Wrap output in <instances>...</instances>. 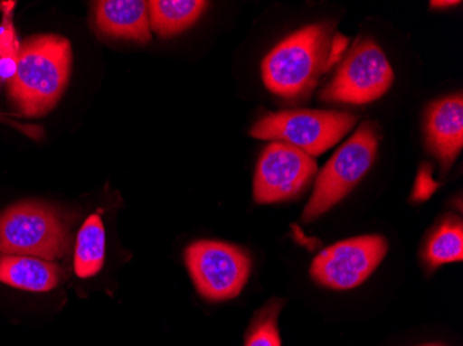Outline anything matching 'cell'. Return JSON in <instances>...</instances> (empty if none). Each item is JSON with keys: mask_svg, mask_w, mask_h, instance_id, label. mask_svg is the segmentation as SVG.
Masks as SVG:
<instances>
[{"mask_svg": "<svg viewBox=\"0 0 463 346\" xmlns=\"http://www.w3.org/2000/svg\"><path fill=\"white\" fill-rule=\"evenodd\" d=\"M184 264L200 295L214 302L236 298L251 272L250 255L222 241H194L184 251Z\"/></svg>", "mask_w": 463, "mask_h": 346, "instance_id": "cell-7", "label": "cell"}, {"mask_svg": "<svg viewBox=\"0 0 463 346\" xmlns=\"http://www.w3.org/2000/svg\"><path fill=\"white\" fill-rule=\"evenodd\" d=\"M200 0H152L147 2L150 30L161 38H171L194 25L207 9Z\"/></svg>", "mask_w": 463, "mask_h": 346, "instance_id": "cell-13", "label": "cell"}, {"mask_svg": "<svg viewBox=\"0 0 463 346\" xmlns=\"http://www.w3.org/2000/svg\"><path fill=\"white\" fill-rule=\"evenodd\" d=\"M420 346H447V345H444V343H425V345H420Z\"/></svg>", "mask_w": 463, "mask_h": 346, "instance_id": "cell-19", "label": "cell"}, {"mask_svg": "<svg viewBox=\"0 0 463 346\" xmlns=\"http://www.w3.org/2000/svg\"><path fill=\"white\" fill-rule=\"evenodd\" d=\"M394 72L381 46L371 38L360 39L342 57L335 77L325 86L321 100L332 103L368 104L386 95Z\"/></svg>", "mask_w": 463, "mask_h": 346, "instance_id": "cell-6", "label": "cell"}, {"mask_svg": "<svg viewBox=\"0 0 463 346\" xmlns=\"http://www.w3.org/2000/svg\"><path fill=\"white\" fill-rule=\"evenodd\" d=\"M106 230L100 216L90 215L80 226L75 244L74 269L78 277L88 278L103 269Z\"/></svg>", "mask_w": 463, "mask_h": 346, "instance_id": "cell-14", "label": "cell"}, {"mask_svg": "<svg viewBox=\"0 0 463 346\" xmlns=\"http://www.w3.org/2000/svg\"><path fill=\"white\" fill-rule=\"evenodd\" d=\"M358 118L340 111L293 110L270 113L251 127L256 139L288 143L315 157L337 145Z\"/></svg>", "mask_w": 463, "mask_h": 346, "instance_id": "cell-5", "label": "cell"}, {"mask_svg": "<svg viewBox=\"0 0 463 346\" xmlns=\"http://www.w3.org/2000/svg\"><path fill=\"white\" fill-rule=\"evenodd\" d=\"M61 267L56 262L23 255H0V283L31 291L46 293L61 281Z\"/></svg>", "mask_w": 463, "mask_h": 346, "instance_id": "cell-12", "label": "cell"}, {"mask_svg": "<svg viewBox=\"0 0 463 346\" xmlns=\"http://www.w3.org/2000/svg\"><path fill=\"white\" fill-rule=\"evenodd\" d=\"M460 2H455V0H451V2H439V0H434L431 2V7H449V6H457Z\"/></svg>", "mask_w": 463, "mask_h": 346, "instance_id": "cell-18", "label": "cell"}, {"mask_svg": "<svg viewBox=\"0 0 463 346\" xmlns=\"http://www.w3.org/2000/svg\"><path fill=\"white\" fill-rule=\"evenodd\" d=\"M95 24L104 35L149 43V9L142 0H101L95 4Z\"/></svg>", "mask_w": 463, "mask_h": 346, "instance_id": "cell-11", "label": "cell"}, {"mask_svg": "<svg viewBox=\"0 0 463 346\" xmlns=\"http://www.w3.org/2000/svg\"><path fill=\"white\" fill-rule=\"evenodd\" d=\"M282 304L270 302L269 305L262 308L252 322L247 332L244 346H282L280 343L279 319Z\"/></svg>", "mask_w": 463, "mask_h": 346, "instance_id": "cell-16", "label": "cell"}, {"mask_svg": "<svg viewBox=\"0 0 463 346\" xmlns=\"http://www.w3.org/2000/svg\"><path fill=\"white\" fill-rule=\"evenodd\" d=\"M69 228L48 205L20 202L0 213V255H23L45 261L66 257Z\"/></svg>", "mask_w": 463, "mask_h": 346, "instance_id": "cell-3", "label": "cell"}, {"mask_svg": "<svg viewBox=\"0 0 463 346\" xmlns=\"http://www.w3.org/2000/svg\"><path fill=\"white\" fill-rule=\"evenodd\" d=\"M318 171L311 155L283 142H272L257 165L254 200L273 204L298 196Z\"/></svg>", "mask_w": 463, "mask_h": 346, "instance_id": "cell-9", "label": "cell"}, {"mask_svg": "<svg viewBox=\"0 0 463 346\" xmlns=\"http://www.w3.org/2000/svg\"><path fill=\"white\" fill-rule=\"evenodd\" d=\"M71 66V43L64 36L45 33L25 39L7 82L10 107L31 118L51 113L69 85Z\"/></svg>", "mask_w": 463, "mask_h": 346, "instance_id": "cell-2", "label": "cell"}, {"mask_svg": "<svg viewBox=\"0 0 463 346\" xmlns=\"http://www.w3.org/2000/svg\"><path fill=\"white\" fill-rule=\"evenodd\" d=\"M426 142L431 154L449 171L463 147V98L460 93L429 107L425 122Z\"/></svg>", "mask_w": 463, "mask_h": 346, "instance_id": "cell-10", "label": "cell"}, {"mask_svg": "<svg viewBox=\"0 0 463 346\" xmlns=\"http://www.w3.org/2000/svg\"><path fill=\"white\" fill-rule=\"evenodd\" d=\"M430 267L460 262L463 259V226L457 218L444 220L431 234L423 251Z\"/></svg>", "mask_w": 463, "mask_h": 346, "instance_id": "cell-15", "label": "cell"}, {"mask_svg": "<svg viewBox=\"0 0 463 346\" xmlns=\"http://www.w3.org/2000/svg\"><path fill=\"white\" fill-rule=\"evenodd\" d=\"M18 48L20 45L15 42L14 28L9 12L5 14L4 25L0 28V70L9 67L10 64L15 67Z\"/></svg>", "mask_w": 463, "mask_h": 346, "instance_id": "cell-17", "label": "cell"}, {"mask_svg": "<svg viewBox=\"0 0 463 346\" xmlns=\"http://www.w3.org/2000/svg\"><path fill=\"white\" fill-rule=\"evenodd\" d=\"M389 251L382 236H360L327 247L311 265L317 283L333 290H351L377 269Z\"/></svg>", "mask_w": 463, "mask_h": 346, "instance_id": "cell-8", "label": "cell"}, {"mask_svg": "<svg viewBox=\"0 0 463 346\" xmlns=\"http://www.w3.org/2000/svg\"><path fill=\"white\" fill-rule=\"evenodd\" d=\"M347 38L329 23L307 25L280 41L262 61V79L273 95L300 98L314 90L319 78L342 60Z\"/></svg>", "mask_w": 463, "mask_h": 346, "instance_id": "cell-1", "label": "cell"}, {"mask_svg": "<svg viewBox=\"0 0 463 346\" xmlns=\"http://www.w3.org/2000/svg\"><path fill=\"white\" fill-rule=\"evenodd\" d=\"M377 147L379 137L376 126L372 122H365L356 129L353 137L335 151L322 169L315 182L311 199L304 210V222H311L324 215L358 186L373 165Z\"/></svg>", "mask_w": 463, "mask_h": 346, "instance_id": "cell-4", "label": "cell"}]
</instances>
